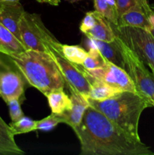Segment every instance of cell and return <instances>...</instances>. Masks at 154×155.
Instances as JSON below:
<instances>
[{"label":"cell","mask_w":154,"mask_h":155,"mask_svg":"<svg viewBox=\"0 0 154 155\" xmlns=\"http://www.w3.org/2000/svg\"><path fill=\"white\" fill-rule=\"evenodd\" d=\"M89 105L99 110L110 121L135 139H140L139 120L143 110L152 107L151 103L136 92L122 91L103 101L86 98Z\"/></svg>","instance_id":"obj_3"},{"label":"cell","mask_w":154,"mask_h":155,"mask_svg":"<svg viewBox=\"0 0 154 155\" xmlns=\"http://www.w3.org/2000/svg\"><path fill=\"white\" fill-rule=\"evenodd\" d=\"M61 51L68 61L77 65L82 64L88 54V51L78 45H61Z\"/></svg>","instance_id":"obj_20"},{"label":"cell","mask_w":154,"mask_h":155,"mask_svg":"<svg viewBox=\"0 0 154 155\" xmlns=\"http://www.w3.org/2000/svg\"><path fill=\"white\" fill-rule=\"evenodd\" d=\"M81 155H154L150 148L89 105L79 125L73 129Z\"/></svg>","instance_id":"obj_1"},{"label":"cell","mask_w":154,"mask_h":155,"mask_svg":"<svg viewBox=\"0 0 154 155\" xmlns=\"http://www.w3.org/2000/svg\"><path fill=\"white\" fill-rule=\"evenodd\" d=\"M116 2L119 16L131 8L136 6H140L146 8H151L148 2V0H116Z\"/></svg>","instance_id":"obj_23"},{"label":"cell","mask_w":154,"mask_h":155,"mask_svg":"<svg viewBox=\"0 0 154 155\" xmlns=\"http://www.w3.org/2000/svg\"><path fill=\"white\" fill-rule=\"evenodd\" d=\"M9 57L26 81L45 96L51 92L64 89V79L48 53L27 49L24 52Z\"/></svg>","instance_id":"obj_2"},{"label":"cell","mask_w":154,"mask_h":155,"mask_svg":"<svg viewBox=\"0 0 154 155\" xmlns=\"http://www.w3.org/2000/svg\"><path fill=\"white\" fill-rule=\"evenodd\" d=\"M26 50L27 48L21 41L0 22V53L11 56Z\"/></svg>","instance_id":"obj_17"},{"label":"cell","mask_w":154,"mask_h":155,"mask_svg":"<svg viewBox=\"0 0 154 155\" xmlns=\"http://www.w3.org/2000/svg\"><path fill=\"white\" fill-rule=\"evenodd\" d=\"M17 2H20V0H0V5L5 4H9V3Z\"/></svg>","instance_id":"obj_29"},{"label":"cell","mask_w":154,"mask_h":155,"mask_svg":"<svg viewBox=\"0 0 154 155\" xmlns=\"http://www.w3.org/2000/svg\"><path fill=\"white\" fill-rule=\"evenodd\" d=\"M88 39L90 42V46L96 47L106 60L125 70L123 57L116 39L112 42H104L89 37H88Z\"/></svg>","instance_id":"obj_13"},{"label":"cell","mask_w":154,"mask_h":155,"mask_svg":"<svg viewBox=\"0 0 154 155\" xmlns=\"http://www.w3.org/2000/svg\"><path fill=\"white\" fill-rule=\"evenodd\" d=\"M61 45L59 41L47 45L46 52L51 56L58 67L70 92H77L87 98L91 90V84L85 76L79 65L68 61L61 51Z\"/></svg>","instance_id":"obj_5"},{"label":"cell","mask_w":154,"mask_h":155,"mask_svg":"<svg viewBox=\"0 0 154 155\" xmlns=\"http://www.w3.org/2000/svg\"><path fill=\"white\" fill-rule=\"evenodd\" d=\"M24 12L20 2L0 5V22L20 40V23Z\"/></svg>","instance_id":"obj_11"},{"label":"cell","mask_w":154,"mask_h":155,"mask_svg":"<svg viewBox=\"0 0 154 155\" xmlns=\"http://www.w3.org/2000/svg\"><path fill=\"white\" fill-rule=\"evenodd\" d=\"M116 39L123 57L125 71L131 77L137 92L146 98L152 104V98L154 97L153 74L148 71L146 64L137 55V54L116 34Z\"/></svg>","instance_id":"obj_4"},{"label":"cell","mask_w":154,"mask_h":155,"mask_svg":"<svg viewBox=\"0 0 154 155\" xmlns=\"http://www.w3.org/2000/svg\"><path fill=\"white\" fill-rule=\"evenodd\" d=\"M61 121L59 119L57 114H51L49 116L36 121V130H41L43 132H48L54 129V127L58 124H60Z\"/></svg>","instance_id":"obj_24"},{"label":"cell","mask_w":154,"mask_h":155,"mask_svg":"<svg viewBox=\"0 0 154 155\" xmlns=\"http://www.w3.org/2000/svg\"><path fill=\"white\" fill-rule=\"evenodd\" d=\"M95 15L96 17V22L94 27L85 35L87 37L93 38L104 42L114 41L116 39V34L111 23L95 10Z\"/></svg>","instance_id":"obj_16"},{"label":"cell","mask_w":154,"mask_h":155,"mask_svg":"<svg viewBox=\"0 0 154 155\" xmlns=\"http://www.w3.org/2000/svg\"><path fill=\"white\" fill-rule=\"evenodd\" d=\"M113 26L115 33L147 65L154 76V38L148 30L129 26Z\"/></svg>","instance_id":"obj_6"},{"label":"cell","mask_w":154,"mask_h":155,"mask_svg":"<svg viewBox=\"0 0 154 155\" xmlns=\"http://www.w3.org/2000/svg\"><path fill=\"white\" fill-rule=\"evenodd\" d=\"M95 22H96V17L95 15V11L87 12L80 24L79 29L82 33L85 34L89 30H91L94 27Z\"/></svg>","instance_id":"obj_26"},{"label":"cell","mask_w":154,"mask_h":155,"mask_svg":"<svg viewBox=\"0 0 154 155\" xmlns=\"http://www.w3.org/2000/svg\"><path fill=\"white\" fill-rule=\"evenodd\" d=\"M149 21L150 23V27L148 30V31L151 33L152 36L154 38V10L152 9V12L150 15H149Z\"/></svg>","instance_id":"obj_27"},{"label":"cell","mask_w":154,"mask_h":155,"mask_svg":"<svg viewBox=\"0 0 154 155\" xmlns=\"http://www.w3.org/2000/svg\"><path fill=\"white\" fill-rule=\"evenodd\" d=\"M40 3H47L53 6H58L60 3V0H36Z\"/></svg>","instance_id":"obj_28"},{"label":"cell","mask_w":154,"mask_h":155,"mask_svg":"<svg viewBox=\"0 0 154 155\" xmlns=\"http://www.w3.org/2000/svg\"><path fill=\"white\" fill-rule=\"evenodd\" d=\"M94 7L112 24L118 25L119 16L116 0H94Z\"/></svg>","instance_id":"obj_19"},{"label":"cell","mask_w":154,"mask_h":155,"mask_svg":"<svg viewBox=\"0 0 154 155\" xmlns=\"http://www.w3.org/2000/svg\"><path fill=\"white\" fill-rule=\"evenodd\" d=\"M152 107H154V97L153 98H152Z\"/></svg>","instance_id":"obj_31"},{"label":"cell","mask_w":154,"mask_h":155,"mask_svg":"<svg viewBox=\"0 0 154 155\" xmlns=\"http://www.w3.org/2000/svg\"><path fill=\"white\" fill-rule=\"evenodd\" d=\"M24 151L16 143L11 127L0 116V155H23Z\"/></svg>","instance_id":"obj_15"},{"label":"cell","mask_w":154,"mask_h":155,"mask_svg":"<svg viewBox=\"0 0 154 155\" xmlns=\"http://www.w3.org/2000/svg\"><path fill=\"white\" fill-rule=\"evenodd\" d=\"M71 92L72 107L61 114H57L61 123L66 124L73 130L78 127L82 120L86 109L89 107L88 100L77 92Z\"/></svg>","instance_id":"obj_10"},{"label":"cell","mask_w":154,"mask_h":155,"mask_svg":"<svg viewBox=\"0 0 154 155\" xmlns=\"http://www.w3.org/2000/svg\"><path fill=\"white\" fill-rule=\"evenodd\" d=\"M67 1H69V2H79V1H82V0H67Z\"/></svg>","instance_id":"obj_30"},{"label":"cell","mask_w":154,"mask_h":155,"mask_svg":"<svg viewBox=\"0 0 154 155\" xmlns=\"http://www.w3.org/2000/svg\"><path fill=\"white\" fill-rule=\"evenodd\" d=\"M81 69L91 84V90L87 98H90L91 99L96 100V101H103V100L111 98V97L122 92V90L121 89L113 87V86L93 77L85 71L82 66L81 67Z\"/></svg>","instance_id":"obj_14"},{"label":"cell","mask_w":154,"mask_h":155,"mask_svg":"<svg viewBox=\"0 0 154 155\" xmlns=\"http://www.w3.org/2000/svg\"><path fill=\"white\" fill-rule=\"evenodd\" d=\"M21 102H22L21 100L18 98H14L6 103L8 106L9 114L11 119V122H15L24 116V113L21 107Z\"/></svg>","instance_id":"obj_25"},{"label":"cell","mask_w":154,"mask_h":155,"mask_svg":"<svg viewBox=\"0 0 154 155\" xmlns=\"http://www.w3.org/2000/svg\"><path fill=\"white\" fill-rule=\"evenodd\" d=\"M46 98H48L51 112L54 114H61L63 112L69 110L72 107L71 98L63 92V90L50 92Z\"/></svg>","instance_id":"obj_18"},{"label":"cell","mask_w":154,"mask_h":155,"mask_svg":"<svg viewBox=\"0 0 154 155\" xmlns=\"http://www.w3.org/2000/svg\"><path fill=\"white\" fill-rule=\"evenodd\" d=\"M152 12V7L149 8L140 6L133 7L119 16L118 25L139 27L148 30L150 27L149 15Z\"/></svg>","instance_id":"obj_12"},{"label":"cell","mask_w":154,"mask_h":155,"mask_svg":"<svg viewBox=\"0 0 154 155\" xmlns=\"http://www.w3.org/2000/svg\"><path fill=\"white\" fill-rule=\"evenodd\" d=\"M36 120L31 118L24 116L15 122H11L9 126L11 127L14 135H20L28 133L36 130Z\"/></svg>","instance_id":"obj_22"},{"label":"cell","mask_w":154,"mask_h":155,"mask_svg":"<svg viewBox=\"0 0 154 155\" xmlns=\"http://www.w3.org/2000/svg\"><path fill=\"white\" fill-rule=\"evenodd\" d=\"M26 82L13 61L11 64L10 62L0 57V97L5 102L14 98L22 100Z\"/></svg>","instance_id":"obj_8"},{"label":"cell","mask_w":154,"mask_h":155,"mask_svg":"<svg viewBox=\"0 0 154 155\" xmlns=\"http://www.w3.org/2000/svg\"><path fill=\"white\" fill-rule=\"evenodd\" d=\"M106 59L101 54L99 50L94 46H90L86 58L82 66L88 71L103 68L105 64Z\"/></svg>","instance_id":"obj_21"},{"label":"cell","mask_w":154,"mask_h":155,"mask_svg":"<svg viewBox=\"0 0 154 155\" xmlns=\"http://www.w3.org/2000/svg\"><path fill=\"white\" fill-rule=\"evenodd\" d=\"M85 71L95 78L113 87L122 91H129L138 93L128 73L123 68L114 64L109 61H105V64L103 68L91 71L85 69Z\"/></svg>","instance_id":"obj_9"},{"label":"cell","mask_w":154,"mask_h":155,"mask_svg":"<svg viewBox=\"0 0 154 155\" xmlns=\"http://www.w3.org/2000/svg\"><path fill=\"white\" fill-rule=\"evenodd\" d=\"M21 41L27 49L46 52L47 45L57 42L37 14L25 12L20 23Z\"/></svg>","instance_id":"obj_7"}]
</instances>
